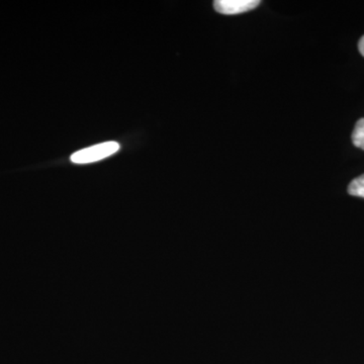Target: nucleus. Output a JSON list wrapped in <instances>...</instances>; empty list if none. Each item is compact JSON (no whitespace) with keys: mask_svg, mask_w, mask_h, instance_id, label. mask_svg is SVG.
Returning a JSON list of instances; mask_svg holds the SVG:
<instances>
[{"mask_svg":"<svg viewBox=\"0 0 364 364\" xmlns=\"http://www.w3.org/2000/svg\"><path fill=\"white\" fill-rule=\"evenodd\" d=\"M121 146L114 141H109L98 144V145L92 146V147L85 148L71 155L70 159L76 164H87V163H92L100 161V160L105 159L114 155L119 150Z\"/></svg>","mask_w":364,"mask_h":364,"instance_id":"nucleus-1","label":"nucleus"},{"mask_svg":"<svg viewBox=\"0 0 364 364\" xmlns=\"http://www.w3.org/2000/svg\"><path fill=\"white\" fill-rule=\"evenodd\" d=\"M259 4L258 0H217L214 2V7L218 13L231 16L252 11Z\"/></svg>","mask_w":364,"mask_h":364,"instance_id":"nucleus-2","label":"nucleus"},{"mask_svg":"<svg viewBox=\"0 0 364 364\" xmlns=\"http://www.w3.org/2000/svg\"><path fill=\"white\" fill-rule=\"evenodd\" d=\"M352 142L355 147L364 150V117L359 119L352 132Z\"/></svg>","mask_w":364,"mask_h":364,"instance_id":"nucleus-3","label":"nucleus"},{"mask_svg":"<svg viewBox=\"0 0 364 364\" xmlns=\"http://www.w3.org/2000/svg\"><path fill=\"white\" fill-rule=\"evenodd\" d=\"M348 193L350 196L364 198V174L356 177L348 186Z\"/></svg>","mask_w":364,"mask_h":364,"instance_id":"nucleus-4","label":"nucleus"},{"mask_svg":"<svg viewBox=\"0 0 364 364\" xmlns=\"http://www.w3.org/2000/svg\"><path fill=\"white\" fill-rule=\"evenodd\" d=\"M358 49L359 52L361 53V55L364 57V36L361 38L360 41L358 43Z\"/></svg>","mask_w":364,"mask_h":364,"instance_id":"nucleus-5","label":"nucleus"}]
</instances>
